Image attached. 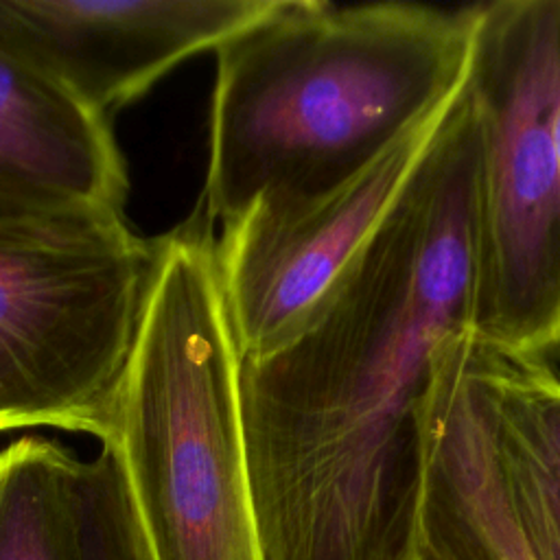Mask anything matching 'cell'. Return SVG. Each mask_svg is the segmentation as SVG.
Instances as JSON below:
<instances>
[{
    "label": "cell",
    "mask_w": 560,
    "mask_h": 560,
    "mask_svg": "<svg viewBox=\"0 0 560 560\" xmlns=\"http://www.w3.org/2000/svg\"><path fill=\"white\" fill-rule=\"evenodd\" d=\"M477 120L466 88L418 173L300 326L241 359L262 560H416L422 411L470 330Z\"/></svg>",
    "instance_id": "1"
},
{
    "label": "cell",
    "mask_w": 560,
    "mask_h": 560,
    "mask_svg": "<svg viewBox=\"0 0 560 560\" xmlns=\"http://www.w3.org/2000/svg\"><path fill=\"white\" fill-rule=\"evenodd\" d=\"M479 7L280 0L217 52L203 210L319 201L464 88Z\"/></svg>",
    "instance_id": "2"
},
{
    "label": "cell",
    "mask_w": 560,
    "mask_h": 560,
    "mask_svg": "<svg viewBox=\"0 0 560 560\" xmlns=\"http://www.w3.org/2000/svg\"><path fill=\"white\" fill-rule=\"evenodd\" d=\"M206 210L160 258L112 433L153 560H262L249 492L241 357Z\"/></svg>",
    "instance_id": "3"
},
{
    "label": "cell",
    "mask_w": 560,
    "mask_h": 560,
    "mask_svg": "<svg viewBox=\"0 0 560 560\" xmlns=\"http://www.w3.org/2000/svg\"><path fill=\"white\" fill-rule=\"evenodd\" d=\"M560 0L481 2L468 72L477 120L470 332L560 361Z\"/></svg>",
    "instance_id": "4"
},
{
    "label": "cell",
    "mask_w": 560,
    "mask_h": 560,
    "mask_svg": "<svg viewBox=\"0 0 560 560\" xmlns=\"http://www.w3.org/2000/svg\"><path fill=\"white\" fill-rule=\"evenodd\" d=\"M158 258L125 219L0 228V431L109 438Z\"/></svg>",
    "instance_id": "5"
},
{
    "label": "cell",
    "mask_w": 560,
    "mask_h": 560,
    "mask_svg": "<svg viewBox=\"0 0 560 560\" xmlns=\"http://www.w3.org/2000/svg\"><path fill=\"white\" fill-rule=\"evenodd\" d=\"M464 88L337 192L306 206L256 203L221 228L217 269L241 359L273 350L332 287L418 173Z\"/></svg>",
    "instance_id": "6"
},
{
    "label": "cell",
    "mask_w": 560,
    "mask_h": 560,
    "mask_svg": "<svg viewBox=\"0 0 560 560\" xmlns=\"http://www.w3.org/2000/svg\"><path fill=\"white\" fill-rule=\"evenodd\" d=\"M280 0H0V48L83 107L142 96L184 59L219 48Z\"/></svg>",
    "instance_id": "7"
},
{
    "label": "cell",
    "mask_w": 560,
    "mask_h": 560,
    "mask_svg": "<svg viewBox=\"0 0 560 560\" xmlns=\"http://www.w3.org/2000/svg\"><path fill=\"white\" fill-rule=\"evenodd\" d=\"M420 542L438 560H540L501 466L468 330L440 343L424 400Z\"/></svg>",
    "instance_id": "8"
},
{
    "label": "cell",
    "mask_w": 560,
    "mask_h": 560,
    "mask_svg": "<svg viewBox=\"0 0 560 560\" xmlns=\"http://www.w3.org/2000/svg\"><path fill=\"white\" fill-rule=\"evenodd\" d=\"M107 118L0 48V228L125 219Z\"/></svg>",
    "instance_id": "9"
},
{
    "label": "cell",
    "mask_w": 560,
    "mask_h": 560,
    "mask_svg": "<svg viewBox=\"0 0 560 560\" xmlns=\"http://www.w3.org/2000/svg\"><path fill=\"white\" fill-rule=\"evenodd\" d=\"M501 466L540 560H560V370L499 350L468 330Z\"/></svg>",
    "instance_id": "10"
},
{
    "label": "cell",
    "mask_w": 560,
    "mask_h": 560,
    "mask_svg": "<svg viewBox=\"0 0 560 560\" xmlns=\"http://www.w3.org/2000/svg\"><path fill=\"white\" fill-rule=\"evenodd\" d=\"M79 459L44 438L0 451V560H81Z\"/></svg>",
    "instance_id": "11"
},
{
    "label": "cell",
    "mask_w": 560,
    "mask_h": 560,
    "mask_svg": "<svg viewBox=\"0 0 560 560\" xmlns=\"http://www.w3.org/2000/svg\"><path fill=\"white\" fill-rule=\"evenodd\" d=\"M81 560H153L120 455L112 444L79 459L77 472Z\"/></svg>",
    "instance_id": "12"
},
{
    "label": "cell",
    "mask_w": 560,
    "mask_h": 560,
    "mask_svg": "<svg viewBox=\"0 0 560 560\" xmlns=\"http://www.w3.org/2000/svg\"><path fill=\"white\" fill-rule=\"evenodd\" d=\"M551 138H553L558 168H560V94H558V101H556V107H553V116H551Z\"/></svg>",
    "instance_id": "13"
},
{
    "label": "cell",
    "mask_w": 560,
    "mask_h": 560,
    "mask_svg": "<svg viewBox=\"0 0 560 560\" xmlns=\"http://www.w3.org/2000/svg\"><path fill=\"white\" fill-rule=\"evenodd\" d=\"M416 560H438L431 551H427L424 547H422V542H420V549H418V556H416Z\"/></svg>",
    "instance_id": "14"
}]
</instances>
